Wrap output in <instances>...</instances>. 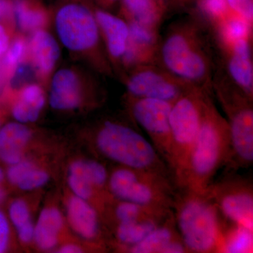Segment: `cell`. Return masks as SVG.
Listing matches in <instances>:
<instances>
[{"mask_svg":"<svg viewBox=\"0 0 253 253\" xmlns=\"http://www.w3.org/2000/svg\"><path fill=\"white\" fill-rule=\"evenodd\" d=\"M200 23H176L160 41L158 65L186 84L212 90L214 69L207 36Z\"/></svg>","mask_w":253,"mask_h":253,"instance_id":"6da1fadb","label":"cell"},{"mask_svg":"<svg viewBox=\"0 0 253 253\" xmlns=\"http://www.w3.org/2000/svg\"><path fill=\"white\" fill-rule=\"evenodd\" d=\"M211 93L208 92L205 99L201 126L183 186L198 192H206L230 158L229 125L218 111Z\"/></svg>","mask_w":253,"mask_h":253,"instance_id":"7a4b0ae2","label":"cell"},{"mask_svg":"<svg viewBox=\"0 0 253 253\" xmlns=\"http://www.w3.org/2000/svg\"><path fill=\"white\" fill-rule=\"evenodd\" d=\"M172 212L186 253H220L222 219L207 193L176 188Z\"/></svg>","mask_w":253,"mask_h":253,"instance_id":"3957f363","label":"cell"},{"mask_svg":"<svg viewBox=\"0 0 253 253\" xmlns=\"http://www.w3.org/2000/svg\"><path fill=\"white\" fill-rule=\"evenodd\" d=\"M96 149L103 157L123 166L158 174L173 181L175 178L151 141L135 126L104 121L94 136Z\"/></svg>","mask_w":253,"mask_h":253,"instance_id":"277c9868","label":"cell"},{"mask_svg":"<svg viewBox=\"0 0 253 253\" xmlns=\"http://www.w3.org/2000/svg\"><path fill=\"white\" fill-rule=\"evenodd\" d=\"M216 81L212 89L227 118L231 137L230 158L223 172H238L253 164V99L226 78Z\"/></svg>","mask_w":253,"mask_h":253,"instance_id":"5b68a950","label":"cell"},{"mask_svg":"<svg viewBox=\"0 0 253 253\" xmlns=\"http://www.w3.org/2000/svg\"><path fill=\"white\" fill-rule=\"evenodd\" d=\"M176 188L173 181L158 174L121 166L110 171L107 183L114 199L163 212L172 211Z\"/></svg>","mask_w":253,"mask_h":253,"instance_id":"8992f818","label":"cell"},{"mask_svg":"<svg viewBox=\"0 0 253 253\" xmlns=\"http://www.w3.org/2000/svg\"><path fill=\"white\" fill-rule=\"evenodd\" d=\"M210 91L194 86L172 105L169 121L176 187L184 186L190 156L201 126L205 99Z\"/></svg>","mask_w":253,"mask_h":253,"instance_id":"52a82bcc","label":"cell"},{"mask_svg":"<svg viewBox=\"0 0 253 253\" xmlns=\"http://www.w3.org/2000/svg\"><path fill=\"white\" fill-rule=\"evenodd\" d=\"M206 192L215 204L223 220L253 228L252 176L223 172Z\"/></svg>","mask_w":253,"mask_h":253,"instance_id":"ba28073f","label":"cell"},{"mask_svg":"<svg viewBox=\"0 0 253 253\" xmlns=\"http://www.w3.org/2000/svg\"><path fill=\"white\" fill-rule=\"evenodd\" d=\"M129 104L133 121L149 136L151 144L174 174L169 121L172 103L159 99L129 97Z\"/></svg>","mask_w":253,"mask_h":253,"instance_id":"9c48e42d","label":"cell"},{"mask_svg":"<svg viewBox=\"0 0 253 253\" xmlns=\"http://www.w3.org/2000/svg\"><path fill=\"white\" fill-rule=\"evenodd\" d=\"M55 26L60 41L71 51H88L99 44L100 30L95 15L83 5L71 3L60 8Z\"/></svg>","mask_w":253,"mask_h":253,"instance_id":"30bf717a","label":"cell"},{"mask_svg":"<svg viewBox=\"0 0 253 253\" xmlns=\"http://www.w3.org/2000/svg\"><path fill=\"white\" fill-rule=\"evenodd\" d=\"M126 82L129 97L163 100L173 103L194 87L172 76L158 64H146L131 68Z\"/></svg>","mask_w":253,"mask_h":253,"instance_id":"8fae6325","label":"cell"},{"mask_svg":"<svg viewBox=\"0 0 253 253\" xmlns=\"http://www.w3.org/2000/svg\"><path fill=\"white\" fill-rule=\"evenodd\" d=\"M129 39L122 61L129 68L146 64H158L161 38L157 28L129 21Z\"/></svg>","mask_w":253,"mask_h":253,"instance_id":"7c38bea8","label":"cell"},{"mask_svg":"<svg viewBox=\"0 0 253 253\" xmlns=\"http://www.w3.org/2000/svg\"><path fill=\"white\" fill-rule=\"evenodd\" d=\"M251 39H243L222 48L228 75L235 85L253 99V66Z\"/></svg>","mask_w":253,"mask_h":253,"instance_id":"4fadbf2b","label":"cell"},{"mask_svg":"<svg viewBox=\"0 0 253 253\" xmlns=\"http://www.w3.org/2000/svg\"><path fill=\"white\" fill-rule=\"evenodd\" d=\"M131 253H187L176 228L173 212L144 240L127 251Z\"/></svg>","mask_w":253,"mask_h":253,"instance_id":"5bb4252c","label":"cell"},{"mask_svg":"<svg viewBox=\"0 0 253 253\" xmlns=\"http://www.w3.org/2000/svg\"><path fill=\"white\" fill-rule=\"evenodd\" d=\"M49 104L56 110H72L81 105V82L72 70L61 69L55 73L51 81Z\"/></svg>","mask_w":253,"mask_h":253,"instance_id":"9a60e30c","label":"cell"},{"mask_svg":"<svg viewBox=\"0 0 253 253\" xmlns=\"http://www.w3.org/2000/svg\"><path fill=\"white\" fill-rule=\"evenodd\" d=\"M67 217L71 228L83 239L94 241L101 235L99 214L86 200L71 196L68 201Z\"/></svg>","mask_w":253,"mask_h":253,"instance_id":"2e32d148","label":"cell"},{"mask_svg":"<svg viewBox=\"0 0 253 253\" xmlns=\"http://www.w3.org/2000/svg\"><path fill=\"white\" fill-rule=\"evenodd\" d=\"M33 66L42 76H48L59 59L60 49L54 37L44 30L33 32L28 43Z\"/></svg>","mask_w":253,"mask_h":253,"instance_id":"e0dca14e","label":"cell"},{"mask_svg":"<svg viewBox=\"0 0 253 253\" xmlns=\"http://www.w3.org/2000/svg\"><path fill=\"white\" fill-rule=\"evenodd\" d=\"M100 31L103 33L108 51L113 59L122 60L129 39V26L122 18L98 10L94 14Z\"/></svg>","mask_w":253,"mask_h":253,"instance_id":"ac0fdd59","label":"cell"},{"mask_svg":"<svg viewBox=\"0 0 253 253\" xmlns=\"http://www.w3.org/2000/svg\"><path fill=\"white\" fill-rule=\"evenodd\" d=\"M31 136L23 123H10L0 128V160L10 166L22 161L23 149Z\"/></svg>","mask_w":253,"mask_h":253,"instance_id":"d6986e66","label":"cell"},{"mask_svg":"<svg viewBox=\"0 0 253 253\" xmlns=\"http://www.w3.org/2000/svg\"><path fill=\"white\" fill-rule=\"evenodd\" d=\"M45 101V95L41 86L36 84L25 86L13 104V117L18 123L35 122L39 118Z\"/></svg>","mask_w":253,"mask_h":253,"instance_id":"ffe728a7","label":"cell"},{"mask_svg":"<svg viewBox=\"0 0 253 253\" xmlns=\"http://www.w3.org/2000/svg\"><path fill=\"white\" fill-rule=\"evenodd\" d=\"M63 226L62 214L57 208L48 207L41 211L35 226L34 240L40 249L50 251L59 242Z\"/></svg>","mask_w":253,"mask_h":253,"instance_id":"44dd1931","label":"cell"},{"mask_svg":"<svg viewBox=\"0 0 253 253\" xmlns=\"http://www.w3.org/2000/svg\"><path fill=\"white\" fill-rule=\"evenodd\" d=\"M169 215L166 217L117 223L114 227L115 240L127 252L128 250L141 242Z\"/></svg>","mask_w":253,"mask_h":253,"instance_id":"7402d4cb","label":"cell"},{"mask_svg":"<svg viewBox=\"0 0 253 253\" xmlns=\"http://www.w3.org/2000/svg\"><path fill=\"white\" fill-rule=\"evenodd\" d=\"M253 228L224 221L221 227L220 253H252Z\"/></svg>","mask_w":253,"mask_h":253,"instance_id":"603a6c76","label":"cell"},{"mask_svg":"<svg viewBox=\"0 0 253 253\" xmlns=\"http://www.w3.org/2000/svg\"><path fill=\"white\" fill-rule=\"evenodd\" d=\"M214 26L217 31V41L222 48L241 40L251 39L252 37L253 23L233 12L229 13Z\"/></svg>","mask_w":253,"mask_h":253,"instance_id":"cb8c5ba5","label":"cell"},{"mask_svg":"<svg viewBox=\"0 0 253 253\" xmlns=\"http://www.w3.org/2000/svg\"><path fill=\"white\" fill-rule=\"evenodd\" d=\"M13 16L20 29L33 33L42 29L47 20L46 11L33 0H14Z\"/></svg>","mask_w":253,"mask_h":253,"instance_id":"d4e9b609","label":"cell"},{"mask_svg":"<svg viewBox=\"0 0 253 253\" xmlns=\"http://www.w3.org/2000/svg\"><path fill=\"white\" fill-rule=\"evenodd\" d=\"M68 174L77 176L96 191L107 189L109 172L102 163L96 160H81L71 163Z\"/></svg>","mask_w":253,"mask_h":253,"instance_id":"484cf974","label":"cell"},{"mask_svg":"<svg viewBox=\"0 0 253 253\" xmlns=\"http://www.w3.org/2000/svg\"><path fill=\"white\" fill-rule=\"evenodd\" d=\"M123 3L129 21L158 29L163 12L155 0H123Z\"/></svg>","mask_w":253,"mask_h":253,"instance_id":"4316f807","label":"cell"},{"mask_svg":"<svg viewBox=\"0 0 253 253\" xmlns=\"http://www.w3.org/2000/svg\"><path fill=\"white\" fill-rule=\"evenodd\" d=\"M28 52V43L22 38L14 40L4 54L3 66L9 72H14L15 68L22 63L26 53Z\"/></svg>","mask_w":253,"mask_h":253,"instance_id":"83f0119b","label":"cell"},{"mask_svg":"<svg viewBox=\"0 0 253 253\" xmlns=\"http://www.w3.org/2000/svg\"><path fill=\"white\" fill-rule=\"evenodd\" d=\"M199 8L214 26L229 13L226 0H199Z\"/></svg>","mask_w":253,"mask_h":253,"instance_id":"f1b7e54d","label":"cell"},{"mask_svg":"<svg viewBox=\"0 0 253 253\" xmlns=\"http://www.w3.org/2000/svg\"><path fill=\"white\" fill-rule=\"evenodd\" d=\"M49 179L47 172L35 166L24 174L16 186L23 191H31L45 185Z\"/></svg>","mask_w":253,"mask_h":253,"instance_id":"f546056e","label":"cell"},{"mask_svg":"<svg viewBox=\"0 0 253 253\" xmlns=\"http://www.w3.org/2000/svg\"><path fill=\"white\" fill-rule=\"evenodd\" d=\"M9 214L11 222L16 229L31 222V213L26 201L15 200L9 206Z\"/></svg>","mask_w":253,"mask_h":253,"instance_id":"4dcf8cb0","label":"cell"},{"mask_svg":"<svg viewBox=\"0 0 253 253\" xmlns=\"http://www.w3.org/2000/svg\"><path fill=\"white\" fill-rule=\"evenodd\" d=\"M68 183L75 196L86 201L91 199L96 191V190L89 184L72 174H68Z\"/></svg>","mask_w":253,"mask_h":253,"instance_id":"1f68e13d","label":"cell"},{"mask_svg":"<svg viewBox=\"0 0 253 253\" xmlns=\"http://www.w3.org/2000/svg\"><path fill=\"white\" fill-rule=\"evenodd\" d=\"M36 165L29 161H20L16 164L11 165L7 170L8 180L13 185L17 186L18 182L22 179L28 170L34 168Z\"/></svg>","mask_w":253,"mask_h":253,"instance_id":"d6a6232c","label":"cell"},{"mask_svg":"<svg viewBox=\"0 0 253 253\" xmlns=\"http://www.w3.org/2000/svg\"><path fill=\"white\" fill-rule=\"evenodd\" d=\"M229 9L253 23V0H226Z\"/></svg>","mask_w":253,"mask_h":253,"instance_id":"836d02e7","label":"cell"},{"mask_svg":"<svg viewBox=\"0 0 253 253\" xmlns=\"http://www.w3.org/2000/svg\"><path fill=\"white\" fill-rule=\"evenodd\" d=\"M10 228L9 221L0 211V253H4L9 246Z\"/></svg>","mask_w":253,"mask_h":253,"instance_id":"e575fe53","label":"cell"},{"mask_svg":"<svg viewBox=\"0 0 253 253\" xmlns=\"http://www.w3.org/2000/svg\"><path fill=\"white\" fill-rule=\"evenodd\" d=\"M16 231H17L18 239L23 244H28L34 239L35 226L33 225L32 221L18 228Z\"/></svg>","mask_w":253,"mask_h":253,"instance_id":"d590c367","label":"cell"},{"mask_svg":"<svg viewBox=\"0 0 253 253\" xmlns=\"http://www.w3.org/2000/svg\"><path fill=\"white\" fill-rule=\"evenodd\" d=\"M13 16V1L0 0V21Z\"/></svg>","mask_w":253,"mask_h":253,"instance_id":"8d00e7d4","label":"cell"},{"mask_svg":"<svg viewBox=\"0 0 253 253\" xmlns=\"http://www.w3.org/2000/svg\"><path fill=\"white\" fill-rule=\"evenodd\" d=\"M9 46V38L4 26L0 25V57L5 54Z\"/></svg>","mask_w":253,"mask_h":253,"instance_id":"74e56055","label":"cell"},{"mask_svg":"<svg viewBox=\"0 0 253 253\" xmlns=\"http://www.w3.org/2000/svg\"><path fill=\"white\" fill-rule=\"evenodd\" d=\"M58 252L61 253H79L83 252V251L77 245L67 244L63 246Z\"/></svg>","mask_w":253,"mask_h":253,"instance_id":"f35d334b","label":"cell"},{"mask_svg":"<svg viewBox=\"0 0 253 253\" xmlns=\"http://www.w3.org/2000/svg\"><path fill=\"white\" fill-rule=\"evenodd\" d=\"M6 190H5L4 188L1 187V186H0V204L4 202V200L6 199Z\"/></svg>","mask_w":253,"mask_h":253,"instance_id":"ab89813d","label":"cell"},{"mask_svg":"<svg viewBox=\"0 0 253 253\" xmlns=\"http://www.w3.org/2000/svg\"><path fill=\"white\" fill-rule=\"evenodd\" d=\"M4 179V172H3L2 169L0 168V184L2 182L3 180Z\"/></svg>","mask_w":253,"mask_h":253,"instance_id":"60d3db41","label":"cell"},{"mask_svg":"<svg viewBox=\"0 0 253 253\" xmlns=\"http://www.w3.org/2000/svg\"><path fill=\"white\" fill-rule=\"evenodd\" d=\"M109 1H116V0H109Z\"/></svg>","mask_w":253,"mask_h":253,"instance_id":"b9f144b4","label":"cell"},{"mask_svg":"<svg viewBox=\"0 0 253 253\" xmlns=\"http://www.w3.org/2000/svg\"><path fill=\"white\" fill-rule=\"evenodd\" d=\"M0 126H1V123H0Z\"/></svg>","mask_w":253,"mask_h":253,"instance_id":"7bdbcfd3","label":"cell"}]
</instances>
